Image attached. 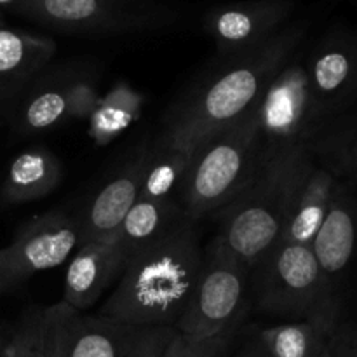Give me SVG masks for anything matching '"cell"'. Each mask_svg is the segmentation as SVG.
Segmentation results:
<instances>
[{
	"mask_svg": "<svg viewBox=\"0 0 357 357\" xmlns=\"http://www.w3.org/2000/svg\"><path fill=\"white\" fill-rule=\"evenodd\" d=\"M307 28V21L286 24L257 49L225 58V65L171 110L159 145L194 152L208 136L244 117L260 100L272 77L298 51Z\"/></svg>",
	"mask_w": 357,
	"mask_h": 357,
	"instance_id": "6da1fadb",
	"label": "cell"
},
{
	"mask_svg": "<svg viewBox=\"0 0 357 357\" xmlns=\"http://www.w3.org/2000/svg\"><path fill=\"white\" fill-rule=\"evenodd\" d=\"M195 225L185 220L132 255L98 316L135 328H176L204 267Z\"/></svg>",
	"mask_w": 357,
	"mask_h": 357,
	"instance_id": "7a4b0ae2",
	"label": "cell"
},
{
	"mask_svg": "<svg viewBox=\"0 0 357 357\" xmlns=\"http://www.w3.org/2000/svg\"><path fill=\"white\" fill-rule=\"evenodd\" d=\"M260 167V143L253 108L244 117L208 136L192 152L181 183L185 218L197 223L218 213L248 187Z\"/></svg>",
	"mask_w": 357,
	"mask_h": 357,
	"instance_id": "3957f363",
	"label": "cell"
},
{
	"mask_svg": "<svg viewBox=\"0 0 357 357\" xmlns=\"http://www.w3.org/2000/svg\"><path fill=\"white\" fill-rule=\"evenodd\" d=\"M260 166L309 150L328 124L314 101L305 59L296 51L272 77L253 107Z\"/></svg>",
	"mask_w": 357,
	"mask_h": 357,
	"instance_id": "277c9868",
	"label": "cell"
},
{
	"mask_svg": "<svg viewBox=\"0 0 357 357\" xmlns=\"http://www.w3.org/2000/svg\"><path fill=\"white\" fill-rule=\"evenodd\" d=\"M303 152L261 164L248 187L222 209V229L216 239L248 271H253L281 239L289 178Z\"/></svg>",
	"mask_w": 357,
	"mask_h": 357,
	"instance_id": "5b68a950",
	"label": "cell"
},
{
	"mask_svg": "<svg viewBox=\"0 0 357 357\" xmlns=\"http://www.w3.org/2000/svg\"><path fill=\"white\" fill-rule=\"evenodd\" d=\"M253 271L257 302L265 312L331 323L344 316V302L330 291L307 244L278 243Z\"/></svg>",
	"mask_w": 357,
	"mask_h": 357,
	"instance_id": "8992f818",
	"label": "cell"
},
{
	"mask_svg": "<svg viewBox=\"0 0 357 357\" xmlns=\"http://www.w3.org/2000/svg\"><path fill=\"white\" fill-rule=\"evenodd\" d=\"M13 13L68 35H128L162 30L180 13L157 0H20Z\"/></svg>",
	"mask_w": 357,
	"mask_h": 357,
	"instance_id": "52a82bcc",
	"label": "cell"
},
{
	"mask_svg": "<svg viewBox=\"0 0 357 357\" xmlns=\"http://www.w3.org/2000/svg\"><path fill=\"white\" fill-rule=\"evenodd\" d=\"M248 272L215 237L194 295L174 330L197 342L236 337L248 307Z\"/></svg>",
	"mask_w": 357,
	"mask_h": 357,
	"instance_id": "ba28073f",
	"label": "cell"
},
{
	"mask_svg": "<svg viewBox=\"0 0 357 357\" xmlns=\"http://www.w3.org/2000/svg\"><path fill=\"white\" fill-rule=\"evenodd\" d=\"M79 244V222L65 209H51L28 220L13 243L0 248V295L38 272L63 265Z\"/></svg>",
	"mask_w": 357,
	"mask_h": 357,
	"instance_id": "9c48e42d",
	"label": "cell"
},
{
	"mask_svg": "<svg viewBox=\"0 0 357 357\" xmlns=\"http://www.w3.org/2000/svg\"><path fill=\"white\" fill-rule=\"evenodd\" d=\"M295 0H244L216 6L204 16V30L225 58L243 54L271 40L286 26Z\"/></svg>",
	"mask_w": 357,
	"mask_h": 357,
	"instance_id": "30bf717a",
	"label": "cell"
},
{
	"mask_svg": "<svg viewBox=\"0 0 357 357\" xmlns=\"http://www.w3.org/2000/svg\"><path fill=\"white\" fill-rule=\"evenodd\" d=\"M314 101L326 122L357 101V35L333 30L317 42L305 58Z\"/></svg>",
	"mask_w": 357,
	"mask_h": 357,
	"instance_id": "8fae6325",
	"label": "cell"
},
{
	"mask_svg": "<svg viewBox=\"0 0 357 357\" xmlns=\"http://www.w3.org/2000/svg\"><path fill=\"white\" fill-rule=\"evenodd\" d=\"M337 181V178L314 157L310 149L296 159L286 194L279 243L310 246L326 218Z\"/></svg>",
	"mask_w": 357,
	"mask_h": 357,
	"instance_id": "7c38bea8",
	"label": "cell"
},
{
	"mask_svg": "<svg viewBox=\"0 0 357 357\" xmlns=\"http://www.w3.org/2000/svg\"><path fill=\"white\" fill-rule=\"evenodd\" d=\"M310 248L330 291L344 302V284L357 260V195L342 181Z\"/></svg>",
	"mask_w": 357,
	"mask_h": 357,
	"instance_id": "4fadbf2b",
	"label": "cell"
},
{
	"mask_svg": "<svg viewBox=\"0 0 357 357\" xmlns=\"http://www.w3.org/2000/svg\"><path fill=\"white\" fill-rule=\"evenodd\" d=\"M136 328L101 316H82L65 302L58 303L52 335L54 357H122Z\"/></svg>",
	"mask_w": 357,
	"mask_h": 357,
	"instance_id": "5bb4252c",
	"label": "cell"
},
{
	"mask_svg": "<svg viewBox=\"0 0 357 357\" xmlns=\"http://www.w3.org/2000/svg\"><path fill=\"white\" fill-rule=\"evenodd\" d=\"M128 255L115 239L79 244L70 260L63 286V300L72 309H91L124 272Z\"/></svg>",
	"mask_w": 357,
	"mask_h": 357,
	"instance_id": "9a60e30c",
	"label": "cell"
},
{
	"mask_svg": "<svg viewBox=\"0 0 357 357\" xmlns=\"http://www.w3.org/2000/svg\"><path fill=\"white\" fill-rule=\"evenodd\" d=\"M152 150H143L122 171H119L87 206L79 222L80 244L114 239L122 220L136 204Z\"/></svg>",
	"mask_w": 357,
	"mask_h": 357,
	"instance_id": "2e32d148",
	"label": "cell"
},
{
	"mask_svg": "<svg viewBox=\"0 0 357 357\" xmlns=\"http://www.w3.org/2000/svg\"><path fill=\"white\" fill-rule=\"evenodd\" d=\"M56 42L45 35L0 23V103L20 93L42 73L56 54Z\"/></svg>",
	"mask_w": 357,
	"mask_h": 357,
	"instance_id": "e0dca14e",
	"label": "cell"
},
{
	"mask_svg": "<svg viewBox=\"0 0 357 357\" xmlns=\"http://www.w3.org/2000/svg\"><path fill=\"white\" fill-rule=\"evenodd\" d=\"M63 164L52 150L31 146L13 159L0 187L3 204H24L47 197L63 181Z\"/></svg>",
	"mask_w": 357,
	"mask_h": 357,
	"instance_id": "ac0fdd59",
	"label": "cell"
},
{
	"mask_svg": "<svg viewBox=\"0 0 357 357\" xmlns=\"http://www.w3.org/2000/svg\"><path fill=\"white\" fill-rule=\"evenodd\" d=\"M185 220L183 208L173 199H138L122 220L114 239L129 260L132 255L159 241Z\"/></svg>",
	"mask_w": 357,
	"mask_h": 357,
	"instance_id": "d6986e66",
	"label": "cell"
},
{
	"mask_svg": "<svg viewBox=\"0 0 357 357\" xmlns=\"http://www.w3.org/2000/svg\"><path fill=\"white\" fill-rule=\"evenodd\" d=\"M314 157L357 195V114L328 122L310 145Z\"/></svg>",
	"mask_w": 357,
	"mask_h": 357,
	"instance_id": "ffe728a7",
	"label": "cell"
},
{
	"mask_svg": "<svg viewBox=\"0 0 357 357\" xmlns=\"http://www.w3.org/2000/svg\"><path fill=\"white\" fill-rule=\"evenodd\" d=\"M337 324L326 319H302L260 328L255 337L271 357H321Z\"/></svg>",
	"mask_w": 357,
	"mask_h": 357,
	"instance_id": "44dd1931",
	"label": "cell"
},
{
	"mask_svg": "<svg viewBox=\"0 0 357 357\" xmlns=\"http://www.w3.org/2000/svg\"><path fill=\"white\" fill-rule=\"evenodd\" d=\"M68 84L66 79H49L33 86L16 114V129L24 135H37L70 121Z\"/></svg>",
	"mask_w": 357,
	"mask_h": 357,
	"instance_id": "7402d4cb",
	"label": "cell"
},
{
	"mask_svg": "<svg viewBox=\"0 0 357 357\" xmlns=\"http://www.w3.org/2000/svg\"><path fill=\"white\" fill-rule=\"evenodd\" d=\"M142 93L132 89L129 84L121 82L112 87L110 93L100 98L89 121V136L98 145H108L121 136L142 115Z\"/></svg>",
	"mask_w": 357,
	"mask_h": 357,
	"instance_id": "603a6c76",
	"label": "cell"
},
{
	"mask_svg": "<svg viewBox=\"0 0 357 357\" xmlns=\"http://www.w3.org/2000/svg\"><path fill=\"white\" fill-rule=\"evenodd\" d=\"M190 159V150L164 145L152 150L139 199H171V195L181 188Z\"/></svg>",
	"mask_w": 357,
	"mask_h": 357,
	"instance_id": "cb8c5ba5",
	"label": "cell"
},
{
	"mask_svg": "<svg viewBox=\"0 0 357 357\" xmlns=\"http://www.w3.org/2000/svg\"><path fill=\"white\" fill-rule=\"evenodd\" d=\"M58 319V303L31 307L7 344L3 357H54L52 335Z\"/></svg>",
	"mask_w": 357,
	"mask_h": 357,
	"instance_id": "d4e9b609",
	"label": "cell"
},
{
	"mask_svg": "<svg viewBox=\"0 0 357 357\" xmlns=\"http://www.w3.org/2000/svg\"><path fill=\"white\" fill-rule=\"evenodd\" d=\"M174 333V328H136L122 357H166Z\"/></svg>",
	"mask_w": 357,
	"mask_h": 357,
	"instance_id": "484cf974",
	"label": "cell"
},
{
	"mask_svg": "<svg viewBox=\"0 0 357 357\" xmlns=\"http://www.w3.org/2000/svg\"><path fill=\"white\" fill-rule=\"evenodd\" d=\"M234 337H218L209 340H190L185 335L174 333L166 357H223Z\"/></svg>",
	"mask_w": 357,
	"mask_h": 357,
	"instance_id": "4316f807",
	"label": "cell"
},
{
	"mask_svg": "<svg viewBox=\"0 0 357 357\" xmlns=\"http://www.w3.org/2000/svg\"><path fill=\"white\" fill-rule=\"evenodd\" d=\"M96 84L86 77H70L68 84V107L70 121L89 119L100 101Z\"/></svg>",
	"mask_w": 357,
	"mask_h": 357,
	"instance_id": "83f0119b",
	"label": "cell"
},
{
	"mask_svg": "<svg viewBox=\"0 0 357 357\" xmlns=\"http://www.w3.org/2000/svg\"><path fill=\"white\" fill-rule=\"evenodd\" d=\"M328 352L330 357H357V317L342 316L328 342Z\"/></svg>",
	"mask_w": 357,
	"mask_h": 357,
	"instance_id": "f1b7e54d",
	"label": "cell"
},
{
	"mask_svg": "<svg viewBox=\"0 0 357 357\" xmlns=\"http://www.w3.org/2000/svg\"><path fill=\"white\" fill-rule=\"evenodd\" d=\"M236 357H271V356H268V352L265 351L264 345H261L260 342L257 340V337H255V340L251 342L250 345H246V347H244Z\"/></svg>",
	"mask_w": 357,
	"mask_h": 357,
	"instance_id": "f546056e",
	"label": "cell"
},
{
	"mask_svg": "<svg viewBox=\"0 0 357 357\" xmlns=\"http://www.w3.org/2000/svg\"><path fill=\"white\" fill-rule=\"evenodd\" d=\"M17 3H20V0H0V13L2 10H14Z\"/></svg>",
	"mask_w": 357,
	"mask_h": 357,
	"instance_id": "4dcf8cb0",
	"label": "cell"
},
{
	"mask_svg": "<svg viewBox=\"0 0 357 357\" xmlns=\"http://www.w3.org/2000/svg\"><path fill=\"white\" fill-rule=\"evenodd\" d=\"M6 347H7V344H6V342H3L2 333H0V357H3V352H6Z\"/></svg>",
	"mask_w": 357,
	"mask_h": 357,
	"instance_id": "1f68e13d",
	"label": "cell"
},
{
	"mask_svg": "<svg viewBox=\"0 0 357 357\" xmlns=\"http://www.w3.org/2000/svg\"><path fill=\"white\" fill-rule=\"evenodd\" d=\"M321 357H330V352H328V347H326V351H324V354L321 356Z\"/></svg>",
	"mask_w": 357,
	"mask_h": 357,
	"instance_id": "d6a6232c",
	"label": "cell"
},
{
	"mask_svg": "<svg viewBox=\"0 0 357 357\" xmlns=\"http://www.w3.org/2000/svg\"><path fill=\"white\" fill-rule=\"evenodd\" d=\"M356 3H357V0H356Z\"/></svg>",
	"mask_w": 357,
	"mask_h": 357,
	"instance_id": "836d02e7",
	"label": "cell"
}]
</instances>
